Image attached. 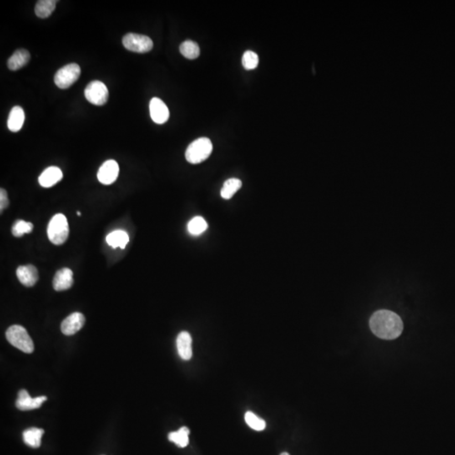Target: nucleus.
Returning a JSON list of instances; mask_svg holds the SVG:
<instances>
[{"mask_svg": "<svg viewBox=\"0 0 455 455\" xmlns=\"http://www.w3.org/2000/svg\"><path fill=\"white\" fill-rule=\"evenodd\" d=\"M44 430L37 427H31L23 432V441L29 447L37 448L42 443V435Z\"/></svg>", "mask_w": 455, "mask_h": 455, "instance_id": "a211bd4d", "label": "nucleus"}, {"mask_svg": "<svg viewBox=\"0 0 455 455\" xmlns=\"http://www.w3.org/2000/svg\"><path fill=\"white\" fill-rule=\"evenodd\" d=\"M47 396L32 398L26 390H21L19 392L16 406L21 411H31L40 408L43 402L47 401Z\"/></svg>", "mask_w": 455, "mask_h": 455, "instance_id": "1a4fd4ad", "label": "nucleus"}, {"mask_svg": "<svg viewBox=\"0 0 455 455\" xmlns=\"http://www.w3.org/2000/svg\"><path fill=\"white\" fill-rule=\"evenodd\" d=\"M25 123V112L22 107L16 106L11 109L8 118V128L13 133L21 130Z\"/></svg>", "mask_w": 455, "mask_h": 455, "instance_id": "dca6fc26", "label": "nucleus"}, {"mask_svg": "<svg viewBox=\"0 0 455 455\" xmlns=\"http://www.w3.org/2000/svg\"><path fill=\"white\" fill-rule=\"evenodd\" d=\"M68 234L69 227L67 218L62 214L54 215L47 227V236L50 241L56 245H63L68 239Z\"/></svg>", "mask_w": 455, "mask_h": 455, "instance_id": "f03ea898", "label": "nucleus"}, {"mask_svg": "<svg viewBox=\"0 0 455 455\" xmlns=\"http://www.w3.org/2000/svg\"><path fill=\"white\" fill-rule=\"evenodd\" d=\"M259 63V57L255 52L246 51L242 57V64L247 70L255 69Z\"/></svg>", "mask_w": 455, "mask_h": 455, "instance_id": "bb28decb", "label": "nucleus"}, {"mask_svg": "<svg viewBox=\"0 0 455 455\" xmlns=\"http://www.w3.org/2000/svg\"><path fill=\"white\" fill-rule=\"evenodd\" d=\"M6 338L9 342L25 353H32L34 351V344L27 330L19 325L9 327L6 331Z\"/></svg>", "mask_w": 455, "mask_h": 455, "instance_id": "20e7f679", "label": "nucleus"}, {"mask_svg": "<svg viewBox=\"0 0 455 455\" xmlns=\"http://www.w3.org/2000/svg\"><path fill=\"white\" fill-rule=\"evenodd\" d=\"M179 52L188 59H196L200 55V47L197 42L188 40L180 44Z\"/></svg>", "mask_w": 455, "mask_h": 455, "instance_id": "4be33fe9", "label": "nucleus"}, {"mask_svg": "<svg viewBox=\"0 0 455 455\" xmlns=\"http://www.w3.org/2000/svg\"><path fill=\"white\" fill-rule=\"evenodd\" d=\"M213 151V143L208 138H199L193 141L186 150V159L191 164L205 161Z\"/></svg>", "mask_w": 455, "mask_h": 455, "instance_id": "7ed1b4c3", "label": "nucleus"}, {"mask_svg": "<svg viewBox=\"0 0 455 455\" xmlns=\"http://www.w3.org/2000/svg\"><path fill=\"white\" fill-rule=\"evenodd\" d=\"M85 318L83 314L75 312L68 315L61 325V330L65 336H73L83 328Z\"/></svg>", "mask_w": 455, "mask_h": 455, "instance_id": "9b49d317", "label": "nucleus"}, {"mask_svg": "<svg viewBox=\"0 0 455 455\" xmlns=\"http://www.w3.org/2000/svg\"><path fill=\"white\" fill-rule=\"evenodd\" d=\"M193 339L188 331H181L176 339L177 350L183 360H190L193 356Z\"/></svg>", "mask_w": 455, "mask_h": 455, "instance_id": "2eb2a0df", "label": "nucleus"}, {"mask_svg": "<svg viewBox=\"0 0 455 455\" xmlns=\"http://www.w3.org/2000/svg\"><path fill=\"white\" fill-rule=\"evenodd\" d=\"M189 433L190 431L187 427H182L177 432H172L169 433V440L173 442L179 447H185L189 443Z\"/></svg>", "mask_w": 455, "mask_h": 455, "instance_id": "5701e85b", "label": "nucleus"}, {"mask_svg": "<svg viewBox=\"0 0 455 455\" xmlns=\"http://www.w3.org/2000/svg\"><path fill=\"white\" fill-rule=\"evenodd\" d=\"M84 96L88 102L95 106H103L109 97V91L104 83L99 80L92 81L84 89Z\"/></svg>", "mask_w": 455, "mask_h": 455, "instance_id": "0eeeda50", "label": "nucleus"}, {"mask_svg": "<svg viewBox=\"0 0 455 455\" xmlns=\"http://www.w3.org/2000/svg\"><path fill=\"white\" fill-rule=\"evenodd\" d=\"M280 455H290V454H289V452H282L281 454H280Z\"/></svg>", "mask_w": 455, "mask_h": 455, "instance_id": "c85d7f7f", "label": "nucleus"}, {"mask_svg": "<svg viewBox=\"0 0 455 455\" xmlns=\"http://www.w3.org/2000/svg\"><path fill=\"white\" fill-rule=\"evenodd\" d=\"M73 271L69 268L64 267L57 270L55 274L52 285L56 291H64L73 286Z\"/></svg>", "mask_w": 455, "mask_h": 455, "instance_id": "f8f14e48", "label": "nucleus"}, {"mask_svg": "<svg viewBox=\"0 0 455 455\" xmlns=\"http://www.w3.org/2000/svg\"><path fill=\"white\" fill-rule=\"evenodd\" d=\"M63 172L58 167H48L40 175L38 181L42 188H52L63 179Z\"/></svg>", "mask_w": 455, "mask_h": 455, "instance_id": "4468645a", "label": "nucleus"}, {"mask_svg": "<svg viewBox=\"0 0 455 455\" xmlns=\"http://www.w3.org/2000/svg\"><path fill=\"white\" fill-rule=\"evenodd\" d=\"M10 201H9L8 195L4 188L0 189V211L1 213H3V211L6 209L9 206Z\"/></svg>", "mask_w": 455, "mask_h": 455, "instance_id": "cd10ccee", "label": "nucleus"}, {"mask_svg": "<svg viewBox=\"0 0 455 455\" xmlns=\"http://www.w3.org/2000/svg\"><path fill=\"white\" fill-rule=\"evenodd\" d=\"M370 329L375 336L384 340H394L401 336L403 322L401 317L390 310H378L371 316Z\"/></svg>", "mask_w": 455, "mask_h": 455, "instance_id": "f257e3e1", "label": "nucleus"}, {"mask_svg": "<svg viewBox=\"0 0 455 455\" xmlns=\"http://www.w3.org/2000/svg\"><path fill=\"white\" fill-rule=\"evenodd\" d=\"M245 420L248 426L255 431H262L265 428V421L263 419L259 418L251 411H247L245 413Z\"/></svg>", "mask_w": 455, "mask_h": 455, "instance_id": "a878e982", "label": "nucleus"}, {"mask_svg": "<svg viewBox=\"0 0 455 455\" xmlns=\"http://www.w3.org/2000/svg\"><path fill=\"white\" fill-rule=\"evenodd\" d=\"M118 175H119V165L117 162L113 159H109L105 162L97 173V178L99 181L104 185H111L114 183Z\"/></svg>", "mask_w": 455, "mask_h": 455, "instance_id": "6e6552de", "label": "nucleus"}, {"mask_svg": "<svg viewBox=\"0 0 455 455\" xmlns=\"http://www.w3.org/2000/svg\"><path fill=\"white\" fill-rule=\"evenodd\" d=\"M123 44L128 51L137 53L150 52L154 47V43L150 37L135 33H128L124 36L123 38Z\"/></svg>", "mask_w": 455, "mask_h": 455, "instance_id": "423d86ee", "label": "nucleus"}, {"mask_svg": "<svg viewBox=\"0 0 455 455\" xmlns=\"http://www.w3.org/2000/svg\"><path fill=\"white\" fill-rule=\"evenodd\" d=\"M77 214H78V216H81V214L80 213H79V212H78V213H77Z\"/></svg>", "mask_w": 455, "mask_h": 455, "instance_id": "c756f323", "label": "nucleus"}, {"mask_svg": "<svg viewBox=\"0 0 455 455\" xmlns=\"http://www.w3.org/2000/svg\"><path fill=\"white\" fill-rule=\"evenodd\" d=\"M31 59V55L27 50L20 49L14 52L8 60V68L12 71H17L23 68Z\"/></svg>", "mask_w": 455, "mask_h": 455, "instance_id": "f3484780", "label": "nucleus"}, {"mask_svg": "<svg viewBox=\"0 0 455 455\" xmlns=\"http://www.w3.org/2000/svg\"><path fill=\"white\" fill-rule=\"evenodd\" d=\"M107 244L112 248L120 247L121 249H125L126 245L129 242L128 234L123 230H116V231L110 233L107 236Z\"/></svg>", "mask_w": 455, "mask_h": 455, "instance_id": "6ab92c4d", "label": "nucleus"}, {"mask_svg": "<svg viewBox=\"0 0 455 455\" xmlns=\"http://www.w3.org/2000/svg\"><path fill=\"white\" fill-rule=\"evenodd\" d=\"M56 5V0H40L35 7V13L39 18H47L53 13Z\"/></svg>", "mask_w": 455, "mask_h": 455, "instance_id": "aec40b11", "label": "nucleus"}, {"mask_svg": "<svg viewBox=\"0 0 455 455\" xmlns=\"http://www.w3.org/2000/svg\"><path fill=\"white\" fill-rule=\"evenodd\" d=\"M33 230V224L24 220H17L12 228V234L14 236L21 237L25 234H30Z\"/></svg>", "mask_w": 455, "mask_h": 455, "instance_id": "393cba45", "label": "nucleus"}, {"mask_svg": "<svg viewBox=\"0 0 455 455\" xmlns=\"http://www.w3.org/2000/svg\"><path fill=\"white\" fill-rule=\"evenodd\" d=\"M242 181L237 178H230L224 182L220 194L222 198L229 200L241 188Z\"/></svg>", "mask_w": 455, "mask_h": 455, "instance_id": "412c9836", "label": "nucleus"}, {"mask_svg": "<svg viewBox=\"0 0 455 455\" xmlns=\"http://www.w3.org/2000/svg\"><path fill=\"white\" fill-rule=\"evenodd\" d=\"M80 67L77 63H69L57 70L54 76L55 84L60 88H68L78 80Z\"/></svg>", "mask_w": 455, "mask_h": 455, "instance_id": "39448f33", "label": "nucleus"}, {"mask_svg": "<svg viewBox=\"0 0 455 455\" xmlns=\"http://www.w3.org/2000/svg\"><path fill=\"white\" fill-rule=\"evenodd\" d=\"M208 223L203 217L196 216L188 223V229L192 235L198 236L204 233L208 229Z\"/></svg>", "mask_w": 455, "mask_h": 455, "instance_id": "b1692460", "label": "nucleus"}, {"mask_svg": "<svg viewBox=\"0 0 455 455\" xmlns=\"http://www.w3.org/2000/svg\"><path fill=\"white\" fill-rule=\"evenodd\" d=\"M150 117L157 124H164L169 117V112L166 105L159 98L154 97L149 103Z\"/></svg>", "mask_w": 455, "mask_h": 455, "instance_id": "9d476101", "label": "nucleus"}, {"mask_svg": "<svg viewBox=\"0 0 455 455\" xmlns=\"http://www.w3.org/2000/svg\"><path fill=\"white\" fill-rule=\"evenodd\" d=\"M16 276L24 286H34L38 281V270L33 265H21L16 270Z\"/></svg>", "mask_w": 455, "mask_h": 455, "instance_id": "ddd939ff", "label": "nucleus"}]
</instances>
